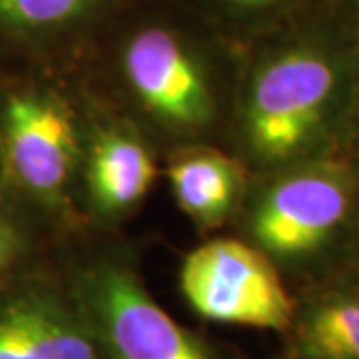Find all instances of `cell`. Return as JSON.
Here are the masks:
<instances>
[{
    "label": "cell",
    "instance_id": "ba28073f",
    "mask_svg": "<svg viewBox=\"0 0 359 359\" xmlns=\"http://www.w3.org/2000/svg\"><path fill=\"white\" fill-rule=\"evenodd\" d=\"M158 168L146 142L124 126L100 128L86 156V190L96 214L118 218L154 188Z\"/></svg>",
    "mask_w": 359,
    "mask_h": 359
},
{
    "label": "cell",
    "instance_id": "6da1fadb",
    "mask_svg": "<svg viewBox=\"0 0 359 359\" xmlns=\"http://www.w3.org/2000/svg\"><path fill=\"white\" fill-rule=\"evenodd\" d=\"M358 68L332 40L304 36L252 65L236 98L244 158L276 172L320 158L355 104Z\"/></svg>",
    "mask_w": 359,
    "mask_h": 359
},
{
    "label": "cell",
    "instance_id": "5bb4252c",
    "mask_svg": "<svg viewBox=\"0 0 359 359\" xmlns=\"http://www.w3.org/2000/svg\"><path fill=\"white\" fill-rule=\"evenodd\" d=\"M290 359H299V358H290Z\"/></svg>",
    "mask_w": 359,
    "mask_h": 359
},
{
    "label": "cell",
    "instance_id": "3957f363",
    "mask_svg": "<svg viewBox=\"0 0 359 359\" xmlns=\"http://www.w3.org/2000/svg\"><path fill=\"white\" fill-rule=\"evenodd\" d=\"M120 80L148 124L180 142H200L218 126L219 78L188 34L164 22L130 32L118 58Z\"/></svg>",
    "mask_w": 359,
    "mask_h": 359
},
{
    "label": "cell",
    "instance_id": "52a82bcc",
    "mask_svg": "<svg viewBox=\"0 0 359 359\" xmlns=\"http://www.w3.org/2000/svg\"><path fill=\"white\" fill-rule=\"evenodd\" d=\"M0 359L108 358L66 276H39L0 290Z\"/></svg>",
    "mask_w": 359,
    "mask_h": 359
},
{
    "label": "cell",
    "instance_id": "4fadbf2b",
    "mask_svg": "<svg viewBox=\"0 0 359 359\" xmlns=\"http://www.w3.org/2000/svg\"><path fill=\"white\" fill-rule=\"evenodd\" d=\"M285 0H212V4H216L224 13L231 16H259L266 14L278 6H282Z\"/></svg>",
    "mask_w": 359,
    "mask_h": 359
},
{
    "label": "cell",
    "instance_id": "30bf717a",
    "mask_svg": "<svg viewBox=\"0 0 359 359\" xmlns=\"http://www.w3.org/2000/svg\"><path fill=\"white\" fill-rule=\"evenodd\" d=\"M292 358L359 359V285H334L295 302Z\"/></svg>",
    "mask_w": 359,
    "mask_h": 359
},
{
    "label": "cell",
    "instance_id": "7c38bea8",
    "mask_svg": "<svg viewBox=\"0 0 359 359\" xmlns=\"http://www.w3.org/2000/svg\"><path fill=\"white\" fill-rule=\"evenodd\" d=\"M25 250L22 231L16 228L13 219L0 214V276L13 268Z\"/></svg>",
    "mask_w": 359,
    "mask_h": 359
},
{
    "label": "cell",
    "instance_id": "8fae6325",
    "mask_svg": "<svg viewBox=\"0 0 359 359\" xmlns=\"http://www.w3.org/2000/svg\"><path fill=\"white\" fill-rule=\"evenodd\" d=\"M106 0H0V28L20 36L68 32L98 13Z\"/></svg>",
    "mask_w": 359,
    "mask_h": 359
},
{
    "label": "cell",
    "instance_id": "7a4b0ae2",
    "mask_svg": "<svg viewBox=\"0 0 359 359\" xmlns=\"http://www.w3.org/2000/svg\"><path fill=\"white\" fill-rule=\"evenodd\" d=\"M359 210V176L341 160L311 158L269 172L248 210L250 244L280 268H308L330 254Z\"/></svg>",
    "mask_w": 359,
    "mask_h": 359
},
{
    "label": "cell",
    "instance_id": "5b68a950",
    "mask_svg": "<svg viewBox=\"0 0 359 359\" xmlns=\"http://www.w3.org/2000/svg\"><path fill=\"white\" fill-rule=\"evenodd\" d=\"M180 292L205 321L287 334L295 299L280 268L256 245L216 238L194 248L180 266Z\"/></svg>",
    "mask_w": 359,
    "mask_h": 359
},
{
    "label": "cell",
    "instance_id": "9c48e42d",
    "mask_svg": "<svg viewBox=\"0 0 359 359\" xmlns=\"http://www.w3.org/2000/svg\"><path fill=\"white\" fill-rule=\"evenodd\" d=\"M166 176L178 208L200 228H219L244 200V164L216 148L180 150Z\"/></svg>",
    "mask_w": 359,
    "mask_h": 359
},
{
    "label": "cell",
    "instance_id": "277c9868",
    "mask_svg": "<svg viewBox=\"0 0 359 359\" xmlns=\"http://www.w3.org/2000/svg\"><path fill=\"white\" fill-rule=\"evenodd\" d=\"M96 327L108 359H231L184 327L118 254H96L65 273Z\"/></svg>",
    "mask_w": 359,
    "mask_h": 359
},
{
    "label": "cell",
    "instance_id": "8992f818",
    "mask_svg": "<svg viewBox=\"0 0 359 359\" xmlns=\"http://www.w3.org/2000/svg\"><path fill=\"white\" fill-rule=\"evenodd\" d=\"M0 136L16 184L42 204H60L80 162L76 122L68 104L50 90L11 92L0 108Z\"/></svg>",
    "mask_w": 359,
    "mask_h": 359
}]
</instances>
